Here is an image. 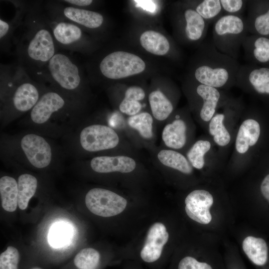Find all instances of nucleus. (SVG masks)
<instances>
[{
  "label": "nucleus",
  "mask_w": 269,
  "mask_h": 269,
  "mask_svg": "<svg viewBox=\"0 0 269 269\" xmlns=\"http://www.w3.org/2000/svg\"><path fill=\"white\" fill-rule=\"evenodd\" d=\"M13 45L16 62L33 79L41 83L49 61L58 49L42 1L30 2L22 23L14 32Z\"/></svg>",
  "instance_id": "nucleus-1"
},
{
  "label": "nucleus",
  "mask_w": 269,
  "mask_h": 269,
  "mask_svg": "<svg viewBox=\"0 0 269 269\" xmlns=\"http://www.w3.org/2000/svg\"><path fill=\"white\" fill-rule=\"evenodd\" d=\"M0 85L1 111L9 116L30 112L46 87L17 62L0 64Z\"/></svg>",
  "instance_id": "nucleus-2"
},
{
  "label": "nucleus",
  "mask_w": 269,
  "mask_h": 269,
  "mask_svg": "<svg viewBox=\"0 0 269 269\" xmlns=\"http://www.w3.org/2000/svg\"><path fill=\"white\" fill-rule=\"evenodd\" d=\"M41 83L63 93L80 103L86 87L85 78L78 63L66 53L57 52L49 61Z\"/></svg>",
  "instance_id": "nucleus-3"
},
{
  "label": "nucleus",
  "mask_w": 269,
  "mask_h": 269,
  "mask_svg": "<svg viewBox=\"0 0 269 269\" xmlns=\"http://www.w3.org/2000/svg\"><path fill=\"white\" fill-rule=\"evenodd\" d=\"M145 63L135 54L123 51L110 52L99 62L97 70L102 77L118 80L142 72Z\"/></svg>",
  "instance_id": "nucleus-4"
},
{
  "label": "nucleus",
  "mask_w": 269,
  "mask_h": 269,
  "mask_svg": "<svg viewBox=\"0 0 269 269\" xmlns=\"http://www.w3.org/2000/svg\"><path fill=\"white\" fill-rule=\"evenodd\" d=\"M80 104L54 88L46 86L29 112L30 119L35 124L42 125L57 114L78 110Z\"/></svg>",
  "instance_id": "nucleus-5"
},
{
  "label": "nucleus",
  "mask_w": 269,
  "mask_h": 269,
  "mask_svg": "<svg viewBox=\"0 0 269 269\" xmlns=\"http://www.w3.org/2000/svg\"><path fill=\"white\" fill-rule=\"evenodd\" d=\"M43 8L49 18L73 23L86 31L98 30L105 22L103 15L98 12L69 6L59 0L46 1Z\"/></svg>",
  "instance_id": "nucleus-6"
},
{
  "label": "nucleus",
  "mask_w": 269,
  "mask_h": 269,
  "mask_svg": "<svg viewBox=\"0 0 269 269\" xmlns=\"http://www.w3.org/2000/svg\"><path fill=\"white\" fill-rule=\"evenodd\" d=\"M46 16L58 49L82 54L91 51V40L83 29L73 23L52 19L46 14Z\"/></svg>",
  "instance_id": "nucleus-7"
},
{
  "label": "nucleus",
  "mask_w": 269,
  "mask_h": 269,
  "mask_svg": "<svg viewBox=\"0 0 269 269\" xmlns=\"http://www.w3.org/2000/svg\"><path fill=\"white\" fill-rule=\"evenodd\" d=\"M85 204L88 210L94 214L110 217L122 213L127 206V201L112 191L95 188L86 194Z\"/></svg>",
  "instance_id": "nucleus-8"
},
{
  "label": "nucleus",
  "mask_w": 269,
  "mask_h": 269,
  "mask_svg": "<svg viewBox=\"0 0 269 269\" xmlns=\"http://www.w3.org/2000/svg\"><path fill=\"white\" fill-rule=\"evenodd\" d=\"M79 141L81 147L89 152H96L115 147L119 137L111 128L95 124L87 126L80 132Z\"/></svg>",
  "instance_id": "nucleus-9"
},
{
  "label": "nucleus",
  "mask_w": 269,
  "mask_h": 269,
  "mask_svg": "<svg viewBox=\"0 0 269 269\" xmlns=\"http://www.w3.org/2000/svg\"><path fill=\"white\" fill-rule=\"evenodd\" d=\"M21 149L28 162L34 167H47L52 160V150L49 143L42 136L28 134L21 139Z\"/></svg>",
  "instance_id": "nucleus-10"
},
{
  "label": "nucleus",
  "mask_w": 269,
  "mask_h": 269,
  "mask_svg": "<svg viewBox=\"0 0 269 269\" xmlns=\"http://www.w3.org/2000/svg\"><path fill=\"white\" fill-rule=\"evenodd\" d=\"M212 194L205 190H195L185 199V211L192 220L202 224H208L212 220L210 208L213 204Z\"/></svg>",
  "instance_id": "nucleus-11"
},
{
  "label": "nucleus",
  "mask_w": 269,
  "mask_h": 269,
  "mask_svg": "<svg viewBox=\"0 0 269 269\" xmlns=\"http://www.w3.org/2000/svg\"><path fill=\"white\" fill-rule=\"evenodd\" d=\"M168 238V233L162 223L153 224L148 231L144 245L140 252L141 259L146 263L157 261L160 258L163 247Z\"/></svg>",
  "instance_id": "nucleus-12"
},
{
  "label": "nucleus",
  "mask_w": 269,
  "mask_h": 269,
  "mask_svg": "<svg viewBox=\"0 0 269 269\" xmlns=\"http://www.w3.org/2000/svg\"><path fill=\"white\" fill-rule=\"evenodd\" d=\"M90 166L98 173H129L135 169L136 163L133 158L127 156H99L91 159Z\"/></svg>",
  "instance_id": "nucleus-13"
},
{
  "label": "nucleus",
  "mask_w": 269,
  "mask_h": 269,
  "mask_svg": "<svg viewBox=\"0 0 269 269\" xmlns=\"http://www.w3.org/2000/svg\"><path fill=\"white\" fill-rule=\"evenodd\" d=\"M260 133V126L257 121L251 119L244 121L239 128L236 137L237 151L241 154L246 152L250 146L257 142Z\"/></svg>",
  "instance_id": "nucleus-14"
},
{
  "label": "nucleus",
  "mask_w": 269,
  "mask_h": 269,
  "mask_svg": "<svg viewBox=\"0 0 269 269\" xmlns=\"http://www.w3.org/2000/svg\"><path fill=\"white\" fill-rule=\"evenodd\" d=\"M26 12L22 8L16 9L14 16L10 21L0 18V46L2 52L9 53L13 44L15 30L22 23Z\"/></svg>",
  "instance_id": "nucleus-15"
},
{
  "label": "nucleus",
  "mask_w": 269,
  "mask_h": 269,
  "mask_svg": "<svg viewBox=\"0 0 269 269\" xmlns=\"http://www.w3.org/2000/svg\"><path fill=\"white\" fill-rule=\"evenodd\" d=\"M194 75L196 79L201 84L215 88L223 86L229 78V72L225 68H213L208 65L198 67L195 71Z\"/></svg>",
  "instance_id": "nucleus-16"
},
{
  "label": "nucleus",
  "mask_w": 269,
  "mask_h": 269,
  "mask_svg": "<svg viewBox=\"0 0 269 269\" xmlns=\"http://www.w3.org/2000/svg\"><path fill=\"white\" fill-rule=\"evenodd\" d=\"M162 138L165 144L173 149H180L186 141V125L180 119H176L164 128Z\"/></svg>",
  "instance_id": "nucleus-17"
},
{
  "label": "nucleus",
  "mask_w": 269,
  "mask_h": 269,
  "mask_svg": "<svg viewBox=\"0 0 269 269\" xmlns=\"http://www.w3.org/2000/svg\"><path fill=\"white\" fill-rule=\"evenodd\" d=\"M139 42L146 51L156 55H164L170 49L167 39L163 34L154 30L143 32L140 36Z\"/></svg>",
  "instance_id": "nucleus-18"
},
{
  "label": "nucleus",
  "mask_w": 269,
  "mask_h": 269,
  "mask_svg": "<svg viewBox=\"0 0 269 269\" xmlns=\"http://www.w3.org/2000/svg\"><path fill=\"white\" fill-rule=\"evenodd\" d=\"M197 94L202 98L203 104L200 116L205 122H208L213 117L220 98V93L214 87L200 84L197 87Z\"/></svg>",
  "instance_id": "nucleus-19"
},
{
  "label": "nucleus",
  "mask_w": 269,
  "mask_h": 269,
  "mask_svg": "<svg viewBox=\"0 0 269 269\" xmlns=\"http://www.w3.org/2000/svg\"><path fill=\"white\" fill-rule=\"evenodd\" d=\"M1 206L7 212L15 211L18 205V188L16 180L9 176L0 179Z\"/></svg>",
  "instance_id": "nucleus-20"
},
{
  "label": "nucleus",
  "mask_w": 269,
  "mask_h": 269,
  "mask_svg": "<svg viewBox=\"0 0 269 269\" xmlns=\"http://www.w3.org/2000/svg\"><path fill=\"white\" fill-rule=\"evenodd\" d=\"M145 97V92L140 87L132 86L129 87L125 97L119 106L121 112L129 116L136 115L141 109L142 105L139 101Z\"/></svg>",
  "instance_id": "nucleus-21"
},
{
  "label": "nucleus",
  "mask_w": 269,
  "mask_h": 269,
  "mask_svg": "<svg viewBox=\"0 0 269 269\" xmlns=\"http://www.w3.org/2000/svg\"><path fill=\"white\" fill-rule=\"evenodd\" d=\"M37 180L33 175L24 173L18 178V206L20 209H26L30 199L35 194L37 187Z\"/></svg>",
  "instance_id": "nucleus-22"
},
{
  "label": "nucleus",
  "mask_w": 269,
  "mask_h": 269,
  "mask_svg": "<svg viewBox=\"0 0 269 269\" xmlns=\"http://www.w3.org/2000/svg\"><path fill=\"white\" fill-rule=\"evenodd\" d=\"M157 157L163 165L187 174L192 173L193 168L186 158L182 154L173 150H161Z\"/></svg>",
  "instance_id": "nucleus-23"
},
{
  "label": "nucleus",
  "mask_w": 269,
  "mask_h": 269,
  "mask_svg": "<svg viewBox=\"0 0 269 269\" xmlns=\"http://www.w3.org/2000/svg\"><path fill=\"white\" fill-rule=\"evenodd\" d=\"M148 100L153 117L158 121H163L173 111V106L165 95L159 90L152 91Z\"/></svg>",
  "instance_id": "nucleus-24"
},
{
  "label": "nucleus",
  "mask_w": 269,
  "mask_h": 269,
  "mask_svg": "<svg viewBox=\"0 0 269 269\" xmlns=\"http://www.w3.org/2000/svg\"><path fill=\"white\" fill-rule=\"evenodd\" d=\"M186 21L185 33L191 40L196 41L202 36L205 23L204 19L194 9H188L184 12Z\"/></svg>",
  "instance_id": "nucleus-25"
},
{
  "label": "nucleus",
  "mask_w": 269,
  "mask_h": 269,
  "mask_svg": "<svg viewBox=\"0 0 269 269\" xmlns=\"http://www.w3.org/2000/svg\"><path fill=\"white\" fill-rule=\"evenodd\" d=\"M215 32L219 35L227 33L239 34L244 29L242 20L234 15H225L216 22L214 26Z\"/></svg>",
  "instance_id": "nucleus-26"
},
{
  "label": "nucleus",
  "mask_w": 269,
  "mask_h": 269,
  "mask_svg": "<svg viewBox=\"0 0 269 269\" xmlns=\"http://www.w3.org/2000/svg\"><path fill=\"white\" fill-rule=\"evenodd\" d=\"M224 119L223 114H217L211 119L209 125V133L214 141L222 146L227 145L231 140L230 134L224 125Z\"/></svg>",
  "instance_id": "nucleus-27"
},
{
  "label": "nucleus",
  "mask_w": 269,
  "mask_h": 269,
  "mask_svg": "<svg viewBox=\"0 0 269 269\" xmlns=\"http://www.w3.org/2000/svg\"><path fill=\"white\" fill-rule=\"evenodd\" d=\"M130 127L136 130L140 135L146 139L153 135V119L148 113L143 112L130 117L128 121Z\"/></svg>",
  "instance_id": "nucleus-28"
},
{
  "label": "nucleus",
  "mask_w": 269,
  "mask_h": 269,
  "mask_svg": "<svg viewBox=\"0 0 269 269\" xmlns=\"http://www.w3.org/2000/svg\"><path fill=\"white\" fill-rule=\"evenodd\" d=\"M99 253L91 248L81 250L75 257L74 264L78 269H96L99 264Z\"/></svg>",
  "instance_id": "nucleus-29"
},
{
  "label": "nucleus",
  "mask_w": 269,
  "mask_h": 269,
  "mask_svg": "<svg viewBox=\"0 0 269 269\" xmlns=\"http://www.w3.org/2000/svg\"><path fill=\"white\" fill-rule=\"evenodd\" d=\"M211 143L209 141H197L187 152V158L191 165L198 169L204 165V155L210 150Z\"/></svg>",
  "instance_id": "nucleus-30"
},
{
  "label": "nucleus",
  "mask_w": 269,
  "mask_h": 269,
  "mask_svg": "<svg viewBox=\"0 0 269 269\" xmlns=\"http://www.w3.org/2000/svg\"><path fill=\"white\" fill-rule=\"evenodd\" d=\"M70 227L64 223L53 225L49 231L48 240L49 244L54 248H60L69 242L71 237Z\"/></svg>",
  "instance_id": "nucleus-31"
},
{
  "label": "nucleus",
  "mask_w": 269,
  "mask_h": 269,
  "mask_svg": "<svg viewBox=\"0 0 269 269\" xmlns=\"http://www.w3.org/2000/svg\"><path fill=\"white\" fill-rule=\"evenodd\" d=\"M249 80L258 93L269 94V68L253 70L249 74Z\"/></svg>",
  "instance_id": "nucleus-32"
},
{
  "label": "nucleus",
  "mask_w": 269,
  "mask_h": 269,
  "mask_svg": "<svg viewBox=\"0 0 269 269\" xmlns=\"http://www.w3.org/2000/svg\"><path fill=\"white\" fill-rule=\"evenodd\" d=\"M221 9L220 0H205L198 5L195 10L203 19H210L218 15Z\"/></svg>",
  "instance_id": "nucleus-33"
},
{
  "label": "nucleus",
  "mask_w": 269,
  "mask_h": 269,
  "mask_svg": "<svg viewBox=\"0 0 269 269\" xmlns=\"http://www.w3.org/2000/svg\"><path fill=\"white\" fill-rule=\"evenodd\" d=\"M19 254L14 247L9 246L0 255V269H18Z\"/></svg>",
  "instance_id": "nucleus-34"
},
{
  "label": "nucleus",
  "mask_w": 269,
  "mask_h": 269,
  "mask_svg": "<svg viewBox=\"0 0 269 269\" xmlns=\"http://www.w3.org/2000/svg\"><path fill=\"white\" fill-rule=\"evenodd\" d=\"M177 269H215V268L207 261H201L194 257L186 256L179 262Z\"/></svg>",
  "instance_id": "nucleus-35"
},
{
  "label": "nucleus",
  "mask_w": 269,
  "mask_h": 269,
  "mask_svg": "<svg viewBox=\"0 0 269 269\" xmlns=\"http://www.w3.org/2000/svg\"><path fill=\"white\" fill-rule=\"evenodd\" d=\"M254 55L261 62L269 61V39L266 37L258 38L254 43Z\"/></svg>",
  "instance_id": "nucleus-36"
},
{
  "label": "nucleus",
  "mask_w": 269,
  "mask_h": 269,
  "mask_svg": "<svg viewBox=\"0 0 269 269\" xmlns=\"http://www.w3.org/2000/svg\"><path fill=\"white\" fill-rule=\"evenodd\" d=\"M257 31L261 34H269V9L264 14L258 16L255 22Z\"/></svg>",
  "instance_id": "nucleus-37"
},
{
  "label": "nucleus",
  "mask_w": 269,
  "mask_h": 269,
  "mask_svg": "<svg viewBox=\"0 0 269 269\" xmlns=\"http://www.w3.org/2000/svg\"><path fill=\"white\" fill-rule=\"evenodd\" d=\"M222 7L228 12H235L242 8L243 1L241 0H221Z\"/></svg>",
  "instance_id": "nucleus-38"
},
{
  "label": "nucleus",
  "mask_w": 269,
  "mask_h": 269,
  "mask_svg": "<svg viewBox=\"0 0 269 269\" xmlns=\"http://www.w3.org/2000/svg\"><path fill=\"white\" fill-rule=\"evenodd\" d=\"M59 1L69 6L86 9L87 7L90 6L94 3L92 0H64Z\"/></svg>",
  "instance_id": "nucleus-39"
},
{
  "label": "nucleus",
  "mask_w": 269,
  "mask_h": 269,
  "mask_svg": "<svg viewBox=\"0 0 269 269\" xmlns=\"http://www.w3.org/2000/svg\"><path fill=\"white\" fill-rule=\"evenodd\" d=\"M137 6L151 12L155 10L156 5L152 0H134Z\"/></svg>",
  "instance_id": "nucleus-40"
},
{
  "label": "nucleus",
  "mask_w": 269,
  "mask_h": 269,
  "mask_svg": "<svg viewBox=\"0 0 269 269\" xmlns=\"http://www.w3.org/2000/svg\"><path fill=\"white\" fill-rule=\"evenodd\" d=\"M30 269H41L40 268H33Z\"/></svg>",
  "instance_id": "nucleus-41"
}]
</instances>
